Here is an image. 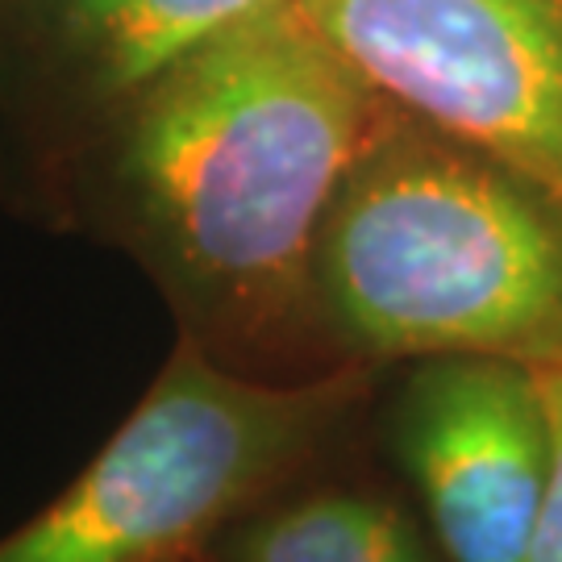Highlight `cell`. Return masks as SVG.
Wrapping results in <instances>:
<instances>
[{"label": "cell", "instance_id": "1", "mask_svg": "<svg viewBox=\"0 0 562 562\" xmlns=\"http://www.w3.org/2000/svg\"><path fill=\"white\" fill-rule=\"evenodd\" d=\"M383 109L355 63L283 0L104 117L83 213L150 271L183 338L267 375L322 341L313 246Z\"/></svg>", "mask_w": 562, "mask_h": 562}, {"label": "cell", "instance_id": "2", "mask_svg": "<svg viewBox=\"0 0 562 562\" xmlns=\"http://www.w3.org/2000/svg\"><path fill=\"white\" fill-rule=\"evenodd\" d=\"M313 308L350 362L562 367V201L387 104L322 217Z\"/></svg>", "mask_w": 562, "mask_h": 562}, {"label": "cell", "instance_id": "3", "mask_svg": "<svg viewBox=\"0 0 562 562\" xmlns=\"http://www.w3.org/2000/svg\"><path fill=\"white\" fill-rule=\"evenodd\" d=\"M362 387V362L271 380L180 338L101 454L0 538V562L192 559L322 450Z\"/></svg>", "mask_w": 562, "mask_h": 562}, {"label": "cell", "instance_id": "4", "mask_svg": "<svg viewBox=\"0 0 562 562\" xmlns=\"http://www.w3.org/2000/svg\"><path fill=\"white\" fill-rule=\"evenodd\" d=\"M387 104L562 201V0H296Z\"/></svg>", "mask_w": 562, "mask_h": 562}, {"label": "cell", "instance_id": "5", "mask_svg": "<svg viewBox=\"0 0 562 562\" xmlns=\"http://www.w3.org/2000/svg\"><path fill=\"white\" fill-rule=\"evenodd\" d=\"M396 454L450 562H525L550 475V425L521 362L425 359L396 404Z\"/></svg>", "mask_w": 562, "mask_h": 562}, {"label": "cell", "instance_id": "6", "mask_svg": "<svg viewBox=\"0 0 562 562\" xmlns=\"http://www.w3.org/2000/svg\"><path fill=\"white\" fill-rule=\"evenodd\" d=\"M283 0H34L38 59L67 101L109 117L196 46Z\"/></svg>", "mask_w": 562, "mask_h": 562}, {"label": "cell", "instance_id": "7", "mask_svg": "<svg viewBox=\"0 0 562 562\" xmlns=\"http://www.w3.org/2000/svg\"><path fill=\"white\" fill-rule=\"evenodd\" d=\"M213 562H434L401 508L367 492H308L250 508L209 542Z\"/></svg>", "mask_w": 562, "mask_h": 562}, {"label": "cell", "instance_id": "8", "mask_svg": "<svg viewBox=\"0 0 562 562\" xmlns=\"http://www.w3.org/2000/svg\"><path fill=\"white\" fill-rule=\"evenodd\" d=\"M533 380H538L546 425H550V475H546L525 562H562V367L533 371Z\"/></svg>", "mask_w": 562, "mask_h": 562}, {"label": "cell", "instance_id": "9", "mask_svg": "<svg viewBox=\"0 0 562 562\" xmlns=\"http://www.w3.org/2000/svg\"><path fill=\"white\" fill-rule=\"evenodd\" d=\"M34 0H0V21H13V18H21L25 9H30Z\"/></svg>", "mask_w": 562, "mask_h": 562}]
</instances>
